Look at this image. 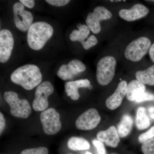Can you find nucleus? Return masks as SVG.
Instances as JSON below:
<instances>
[{"mask_svg":"<svg viewBox=\"0 0 154 154\" xmlns=\"http://www.w3.org/2000/svg\"><path fill=\"white\" fill-rule=\"evenodd\" d=\"M152 1V2H154V1Z\"/></svg>","mask_w":154,"mask_h":154,"instance_id":"obj_38","label":"nucleus"},{"mask_svg":"<svg viewBox=\"0 0 154 154\" xmlns=\"http://www.w3.org/2000/svg\"><path fill=\"white\" fill-rule=\"evenodd\" d=\"M11 79L12 82L30 91L41 84L42 76L38 66L28 64L14 70L11 74Z\"/></svg>","mask_w":154,"mask_h":154,"instance_id":"obj_1","label":"nucleus"},{"mask_svg":"<svg viewBox=\"0 0 154 154\" xmlns=\"http://www.w3.org/2000/svg\"><path fill=\"white\" fill-rule=\"evenodd\" d=\"M40 120L43 131L46 134H55L61 128L60 115L54 108H48L42 112Z\"/></svg>","mask_w":154,"mask_h":154,"instance_id":"obj_6","label":"nucleus"},{"mask_svg":"<svg viewBox=\"0 0 154 154\" xmlns=\"http://www.w3.org/2000/svg\"><path fill=\"white\" fill-rule=\"evenodd\" d=\"M154 137V125L146 132L142 134L138 137L140 143H143L145 142L152 139Z\"/></svg>","mask_w":154,"mask_h":154,"instance_id":"obj_24","label":"nucleus"},{"mask_svg":"<svg viewBox=\"0 0 154 154\" xmlns=\"http://www.w3.org/2000/svg\"><path fill=\"white\" fill-rule=\"evenodd\" d=\"M127 86L125 81H121L119 84L114 93L106 100V105L108 109L115 110L121 105L123 98L126 95Z\"/></svg>","mask_w":154,"mask_h":154,"instance_id":"obj_14","label":"nucleus"},{"mask_svg":"<svg viewBox=\"0 0 154 154\" xmlns=\"http://www.w3.org/2000/svg\"><path fill=\"white\" fill-rule=\"evenodd\" d=\"M91 85V82L87 79L67 82L65 84V91L72 100L76 101L79 99V88H88Z\"/></svg>","mask_w":154,"mask_h":154,"instance_id":"obj_16","label":"nucleus"},{"mask_svg":"<svg viewBox=\"0 0 154 154\" xmlns=\"http://www.w3.org/2000/svg\"><path fill=\"white\" fill-rule=\"evenodd\" d=\"M145 90L144 85L137 80H133L128 85L127 98L131 102H135L137 99L145 92Z\"/></svg>","mask_w":154,"mask_h":154,"instance_id":"obj_17","label":"nucleus"},{"mask_svg":"<svg viewBox=\"0 0 154 154\" xmlns=\"http://www.w3.org/2000/svg\"><path fill=\"white\" fill-rule=\"evenodd\" d=\"M112 14L106 8L98 6L94 8L93 12L89 13L86 19V23L90 30L95 34L101 31L100 21L110 19Z\"/></svg>","mask_w":154,"mask_h":154,"instance_id":"obj_9","label":"nucleus"},{"mask_svg":"<svg viewBox=\"0 0 154 154\" xmlns=\"http://www.w3.org/2000/svg\"><path fill=\"white\" fill-rule=\"evenodd\" d=\"M149 11L142 4L134 5L131 8L122 9L119 12V17L128 22H132L145 17Z\"/></svg>","mask_w":154,"mask_h":154,"instance_id":"obj_13","label":"nucleus"},{"mask_svg":"<svg viewBox=\"0 0 154 154\" xmlns=\"http://www.w3.org/2000/svg\"><path fill=\"white\" fill-rule=\"evenodd\" d=\"M147 101H154V94L148 92H145L136 100L137 103Z\"/></svg>","mask_w":154,"mask_h":154,"instance_id":"obj_27","label":"nucleus"},{"mask_svg":"<svg viewBox=\"0 0 154 154\" xmlns=\"http://www.w3.org/2000/svg\"><path fill=\"white\" fill-rule=\"evenodd\" d=\"M149 112L150 114L154 113V106H151L149 107Z\"/></svg>","mask_w":154,"mask_h":154,"instance_id":"obj_33","label":"nucleus"},{"mask_svg":"<svg viewBox=\"0 0 154 154\" xmlns=\"http://www.w3.org/2000/svg\"><path fill=\"white\" fill-rule=\"evenodd\" d=\"M19 2L29 9L33 8L35 5V1L34 0H20Z\"/></svg>","mask_w":154,"mask_h":154,"instance_id":"obj_30","label":"nucleus"},{"mask_svg":"<svg viewBox=\"0 0 154 154\" xmlns=\"http://www.w3.org/2000/svg\"><path fill=\"white\" fill-rule=\"evenodd\" d=\"M14 39L13 34L7 29L0 31V62L4 63L11 57L14 48Z\"/></svg>","mask_w":154,"mask_h":154,"instance_id":"obj_11","label":"nucleus"},{"mask_svg":"<svg viewBox=\"0 0 154 154\" xmlns=\"http://www.w3.org/2000/svg\"><path fill=\"white\" fill-rule=\"evenodd\" d=\"M85 154H92L90 152H87Z\"/></svg>","mask_w":154,"mask_h":154,"instance_id":"obj_36","label":"nucleus"},{"mask_svg":"<svg viewBox=\"0 0 154 154\" xmlns=\"http://www.w3.org/2000/svg\"><path fill=\"white\" fill-rule=\"evenodd\" d=\"M4 98L10 106L11 115L17 118L26 119L32 112L31 106L28 100L20 99L17 93L13 91H6Z\"/></svg>","mask_w":154,"mask_h":154,"instance_id":"obj_3","label":"nucleus"},{"mask_svg":"<svg viewBox=\"0 0 154 154\" xmlns=\"http://www.w3.org/2000/svg\"><path fill=\"white\" fill-rule=\"evenodd\" d=\"M149 54L152 60L154 63V43L152 45L149 50Z\"/></svg>","mask_w":154,"mask_h":154,"instance_id":"obj_32","label":"nucleus"},{"mask_svg":"<svg viewBox=\"0 0 154 154\" xmlns=\"http://www.w3.org/2000/svg\"><path fill=\"white\" fill-rule=\"evenodd\" d=\"M46 2L51 5L57 7H63L70 2L69 0H46Z\"/></svg>","mask_w":154,"mask_h":154,"instance_id":"obj_28","label":"nucleus"},{"mask_svg":"<svg viewBox=\"0 0 154 154\" xmlns=\"http://www.w3.org/2000/svg\"><path fill=\"white\" fill-rule=\"evenodd\" d=\"M54 88L49 81L41 83L36 88L35 98L32 103L33 110L36 111H43L48 106V98L53 93Z\"/></svg>","mask_w":154,"mask_h":154,"instance_id":"obj_7","label":"nucleus"},{"mask_svg":"<svg viewBox=\"0 0 154 154\" xmlns=\"http://www.w3.org/2000/svg\"><path fill=\"white\" fill-rule=\"evenodd\" d=\"M54 32L52 26L47 22H34L30 26L27 33L28 46L33 50H40L52 37Z\"/></svg>","mask_w":154,"mask_h":154,"instance_id":"obj_2","label":"nucleus"},{"mask_svg":"<svg viewBox=\"0 0 154 154\" xmlns=\"http://www.w3.org/2000/svg\"><path fill=\"white\" fill-rule=\"evenodd\" d=\"M94 145L96 147L98 154H106V149L103 143L99 140H94L92 141Z\"/></svg>","mask_w":154,"mask_h":154,"instance_id":"obj_29","label":"nucleus"},{"mask_svg":"<svg viewBox=\"0 0 154 154\" xmlns=\"http://www.w3.org/2000/svg\"><path fill=\"white\" fill-rule=\"evenodd\" d=\"M138 82L143 85H154V65L144 70L138 71L135 74Z\"/></svg>","mask_w":154,"mask_h":154,"instance_id":"obj_19","label":"nucleus"},{"mask_svg":"<svg viewBox=\"0 0 154 154\" xmlns=\"http://www.w3.org/2000/svg\"><path fill=\"white\" fill-rule=\"evenodd\" d=\"M141 149L143 154H154V139L143 143Z\"/></svg>","mask_w":154,"mask_h":154,"instance_id":"obj_23","label":"nucleus"},{"mask_svg":"<svg viewBox=\"0 0 154 154\" xmlns=\"http://www.w3.org/2000/svg\"><path fill=\"white\" fill-rule=\"evenodd\" d=\"M93 86L90 85V86H88V88L89 89V90H91L92 89H93Z\"/></svg>","mask_w":154,"mask_h":154,"instance_id":"obj_35","label":"nucleus"},{"mask_svg":"<svg viewBox=\"0 0 154 154\" xmlns=\"http://www.w3.org/2000/svg\"><path fill=\"white\" fill-rule=\"evenodd\" d=\"M13 10L14 23L17 29L22 32L28 31L33 24V14L25 11V6L20 2L14 4Z\"/></svg>","mask_w":154,"mask_h":154,"instance_id":"obj_8","label":"nucleus"},{"mask_svg":"<svg viewBox=\"0 0 154 154\" xmlns=\"http://www.w3.org/2000/svg\"><path fill=\"white\" fill-rule=\"evenodd\" d=\"M150 118L152 119H154V113L150 114Z\"/></svg>","mask_w":154,"mask_h":154,"instance_id":"obj_34","label":"nucleus"},{"mask_svg":"<svg viewBox=\"0 0 154 154\" xmlns=\"http://www.w3.org/2000/svg\"><path fill=\"white\" fill-rule=\"evenodd\" d=\"M151 46V42L149 38L145 36L140 37L128 45L125 51V56L131 61H139L146 54Z\"/></svg>","mask_w":154,"mask_h":154,"instance_id":"obj_5","label":"nucleus"},{"mask_svg":"<svg viewBox=\"0 0 154 154\" xmlns=\"http://www.w3.org/2000/svg\"><path fill=\"white\" fill-rule=\"evenodd\" d=\"M77 27L79 28V30H73L70 34L69 38L71 41L79 42L82 45L85 42V40L88 38L90 30L88 26L85 25L79 24L77 25Z\"/></svg>","mask_w":154,"mask_h":154,"instance_id":"obj_18","label":"nucleus"},{"mask_svg":"<svg viewBox=\"0 0 154 154\" xmlns=\"http://www.w3.org/2000/svg\"><path fill=\"white\" fill-rule=\"evenodd\" d=\"M98 39L94 35H91L88 37L84 44L82 45L84 49L88 50L95 46L98 43Z\"/></svg>","mask_w":154,"mask_h":154,"instance_id":"obj_26","label":"nucleus"},{"mask_svg":"<svg viewBox=\"0 0 154 154\" xmlns=\"http://www.w3.org/2000/svg\"><path fill=\"white\" fill-rule=\"evenodd\" d=\"M133 125V120L131 116L127 114L123 116L117 126L119 136L123 138L128 135L131 131Z\"/></svg>","mask_w":154,"mask_h":154,"instance_id":"obj_20","label":"nucleus"},{"mask_svg":"<svg viewBox=\"0 0 154 154\" xmlns=\"http://www.w3.org/2000/svg\"><path fill=\"white\" fill-rule=\"evenodd\" d=\"M115 2H122V1H114Z\"/></svg>","mask_w":154,"mask_h":154,"instance_id":"obj_37","label":"nucleus"},{"mask_svg":"<svg viewBox=\"0 0 154 154\" xmlns=\"http://www.w3.org/2000/svg\"><path fill=\"white\" fill-rule=\"evenodd\" d=\"M136 125L137 129L140 130L146 129L150 125L149 118L147 114L146 109L145 107H140L138 108Z\"/></svg>","mask_w":154,"mask_h":154,"instance_id":"obj_21","label":"nucleus"},{"mask_svg":"<svg viewBox=\"0 0 154 154\" xmlns=\"http://www.w3.org/2000/svg\"><path fill=\"white\" fill-rule=\"evenodd\" d=\"M48 149L44 147L36 148L26 149L21 152V154H48Z\"/></svg>","mask_w":154,"mask_h":154,"instance_id":"obj_25","label":"nucleus"},{"mask_svg":"<svg viewBox=\"0 0 154 154\" xmlns=\"http://www.w3.org/2000/svg\"><path fill=\"white\" fill-rule=\"evenodd\" d=\"M116 65L115 58L110 56L99 60L96 68V79L99 85L106 86L112 81L115 75Z\"/></svg>","mask_w":154,"mask_h":154,"instance_id":"obj_4","label":"nucleus"},{"mask_svg":"<svg viewBox=\"0 0 154 154\" xmlns=\"http://www.w3.org/2000/svg\"><path fill=\"white\" fill-rule=\"evenodd\" d=\"M69 148L74 151L85 150L89 149L90 144L85 139L77 137H72L68 141Z\"/></svg>","mask_w":154,"mask_h":154,"instance_id":"obj_22","label":"nucleus"},{"mask_svg":"<svg viewBox=\"0 0 154 154\" xmlns=\"http://www.w3.org/2000/svg\"></svg>","mask_w":154,"mask_h":154,"instance_id":"obj_39","label":"nucleus"},{"mask_svg":"<svg viewBox=\"0 0 154 154\" xmlns=\"http://www.w3.org/2000/svg\"><path fill=\"white\" fill-rule=\"evenodd\" d=\"M85 64L79 60H73L67 64H63L57 72V75L62 80L66 81L72 79L78 74L85 71Z\"/></svg>","mask_w":154,"mask_h":154,"instance_id":"obj_12","label":"nucleus"},{"mask_svg":"<svg viewBox=\"0 0 154 154\" xmlns=\"http://www.w3.org/2000/svg\"><path fill=\"white\" fill-rule=\"evenodd\" d=\"M101 121V117L95 108H91L77 118L75 126L81 130H91L96 128Z\"/></svg>","mask_w":154,"mask_h":154,"instance_id":"obj_10","label":"nucleus"},{"mask_svg":"<svg viewBox=\"0 0 154 154\" xmlns=\"http://www.w3.org/2000/svg\"><path fill=\"white\" fill-rule=\"evenodd\" d=\"M97 138L108 146L112 148L116 147L120 142L117 130L113 126L110 127L107 130L99 131L97 134Z\"/></svg>","mask_w":154,"mask_h":154,"instance_id":"obj_15","label":"nucleus"},{"mask_svg":"<svg viewBox=\"0 0 154 154\" xmlns=\"http://www.w3.org/2000/svg\"><path fill=\"white\" fill-rule=\"evenodd\" d=\"M5 126V120L3 113H0V133L2 134Z\"/></svg>","mask_w":154,"mask_h":154,"instance_id":"obj_31","label":"nucleus"}]
</instances>
